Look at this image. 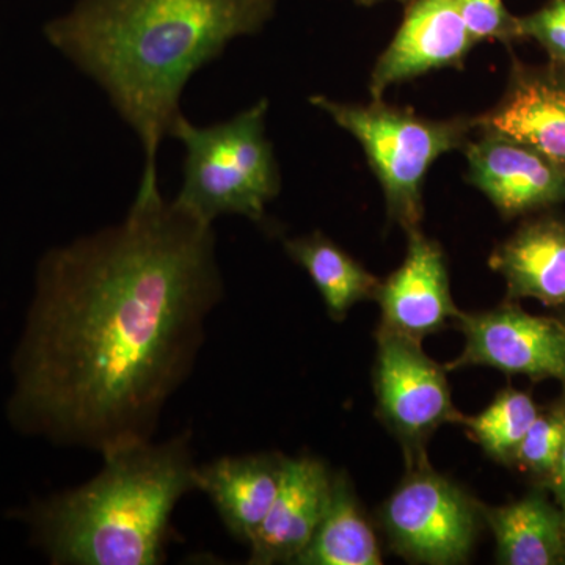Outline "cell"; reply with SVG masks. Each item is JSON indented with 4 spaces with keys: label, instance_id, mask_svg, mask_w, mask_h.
<instances>
[{
    "label": "cell",
    "instance_id": "22",
    "mask_svg": "<svg viewBox=\"0 0 565 565\" xmlns=\"http://www.w3.org/2000/svg\"><path fill=\"white\" fill-rule=\"evenodd\" d=\"M520 36L533 39L550 55V62L565 66V0H552L530 17L519 18Z\"/></svg>",
    "mask_w": 565,
    "mask_h": 565
},
{
    "label": "cell",
    "instance_id": "2",
    "mask_svg": "<svg viewBox=\"0 0 565 565\" xmlns=\"http://www.w3.org/2000/svg\"><path fill=\"white\" fill-rule=\"evenodd\" d=\"M277 0H79L44 28L66 61L95 82L139 137L136 202L156 199L158 154L185 85L232 41L262 31Z\"/></svg>",
    "mask_w": 565,
    "mask_h": 565
},
{
    "label": "cell",
    "instance_id": "23",
    "mask_svg": "<svg viewBox=\"0 0 565 565\" xmlns=\"http://www.w3.org/2000/svg\"><path fill=\"white\" fill-rule=\"evenodd\" d=\"M563 407L565 415V403L563 404ZM544 487L553 494V500H555L556 504L563 509L565 515V441L563 452H561L556 468L553 470V473L545 479Z\"/></svg>",
    "mask_w": 565,
    "mask_h": 565
},
{
    "label": "cell",
    "instance_id": "19",
    "mask_svg": "<svg viewBox=\"0 0 565 565\" xmlns=\"http://www.w3.org/2000/svg\"><path fill=\"white\" fill-rule=\"evenodd\" d=\"M539 412L530 394L508 388L498 393L481 414L463 416L462 424L490 459L514 465L516 451Z\"/></svg>",
    "mask_w": 565,
    "mask_h": 565
},
{
    "label": "cell",
    "instance_id": "11",
    "mask_svg": "<svg viewBox=\"0 0 565 565\" xmlns=\"http://www.w3.org/2000/svg\"><path fill=\"white\" fill-rule=\"evenodd\" d=\"M475 122L476 131L520 141L565 172V66L514 61L503 98Z\"/></svg>",
    "mask_w": 565,
    "mask_h": 565
},
{
    "label": "cell",
    "instance_id": "7",
    "mask_svg": "<svg viewBox=\"0 0 565 565\" xmlns=\"http://www.w3.org/2000/svg\"><path fill=\"white\" fill-rule=\"evenodd\" d=\"M377 415L401 441L407 467L427 462L426 445L444 424H462L451 399L446 367L422 343L379 327L374 367Z\"/></svg>",
    "mask_w": 565,
    "mask_h": 565
},
{
    "label": "cell",
    "instance_id": "14",
    "mask_svg": "<svg viewBox=\"0 0 565 565\" xmlns=\"http://www.w3.org/2000/svg\"><path fill=\"white\" fill-rule=\"evenodd\" d=\"M280 455L226 456L196 467V490L210 497L226 530L252 541L280 489Z\"/></svg>",
    "mask_w": 565,
    "mask_h": 565
},
{
    "label": "cell",
    "instance_id": "25",
    "mask_svg": "<svg viewBox=\"0 0 565 565\" xmlns=\"http://www.w3.org/2000/svg\"><path fill=\"white\" fill-rule=\"evenodd\" d=\"M564 542H565V530H564ZM564 564H565V555H564Z\"/></svg>",
    "mask_w": 565,
    "mask_h": 565
},
{
    "label": "cell",
    "instance_id": "4",
    "mask_svg": "<svg viewBox=\"0 0 565 565\" xmlns=\"http://www.w3.org/2000/svg\"><path fill=\"white\" fill-rule=\"evenodd\" d=\"M267 99L210 126L180 115L169 137L184 147L182 184L177 206L204 223L221 215H243L264 223L267 204L281 189L280 167L267 139Z\"/></svg>",
    "mask_w": 565,
    "mask_h": 565
},
{
    "label": "cell",
    "instance_id": "21",
    "mask_svg": "<svg viewBox=\"0 0 565 565\" xmlns=\"http://www.w3.org/2000/svg\"><path fill=\"white\" fill-rule=\"evenodd\" d=\"M457 7L476 44L481 41L511 43L522 39L519 18L509 13L503 0H457Z\"/></svg>",
    "mask_w": 565,
    "mask_h": 565
},
{
    "label": "cell",
    "instance_id": "15",
    "mask_svg": "<svg viewBox=\"0 0 565 565\" xmlns=\"http://www.w3.org/2000/svg\"><path fill=\"white\" fill-rule=\"evenodd\" d=\"M489 266L503 275L509 299L565 307V221L548 215L523 223L494 248Z\"/></svg>",
    "mask_w": 565,
    "mask_h": 565
},
{
    "label": "cell",
    "instance_id": "1",
    "mask_svg": "<svg viewBox=\"0 0 565 565\" xmlns=\"http://www.w3.org/2000/svg\"><path fill=\"white\" fill-rule=\"evenodd\" d=\"M214 226L162 195L52 248L13 359L21 434L107 455L152 440L223 297Z\"/></svg>",
    "mask_w": 565,
    "mask_h": 565
},
{
    "label": "cell",
    "instance_id": "6",
    "mask_svg": "<svg viewBox=\"0 0 565 565\" xmlns=\"http://www.w3.org/2000/svg\"><path fill=\"white\" fill-rule=\"evenodd\" d=\"M381 516L397 555L430 565L465 563L484 523L482 504L429 462L408 467Z\"/></svg>",
    "mask_w": 565,
    "mask_h": 565
},
{
    "label": "cell",
    "instance_id": "5",
    "mask_svg": "<svg viewBox=\"0 0 565 565\" xmlns=\"http://www.w3.org/2000/svg\"><path fill=\"white\" fill-rule=\"evenodd\" d=\"M310 103L362 145L384 191L388 221L407 233L423 221V185L430 167L446 152L463 150L476 131L475 117L434 120L382 99L362 106L316 95Z\"/></svg>",
    "mask_w": 565,
    "mask_h": 565
},
{
    "label": "cell",
    "instance_id": "13",
    "mask_svg": "<svg viewBox=\"0 0 565 565\" xmlns=\"http://www.w3.org/2000/svg\"><path fill=\"white\" fill-rule=\"evenodd\" d=\"M333 475L315 457H282L280 489L269 514L253 535V565L296 564L321 523Z\"/></svg>",
    "mask_w": 565,
    "mask_h": 565
},
{
    "label": "cell",
    "instance_id": "16",
    "mask_svg": "<svg viewBox=\"0 0 565 565\" xmlns=\"http://www.w3.org/2000/svg\"><path fill=\"white\" fill-rule=\"evenodd\" d=\"M482 516L497 541L498 564H564V512L545 492L498 508L482 505Z\"/></svg>",
    "mask_w": 565,
    "mask_h": 565
},
{
    "label": "cell",
    "instance_id": "9",
    "mask_svg": "<svg viewBox=\"0 0 565 565\" xmlns=\"http://www.w3.org/2000/svg\"><path fill=\"white\" fill-rule=\"evenodd\" d=\"M475 44L457 0H411L396 35L375 62L371 96L382 99L386 88L433 71L463 68Z\"/></svg>",
    "mask_w": 565,
    "mask_h": 565
},
{
    "label": "cell",
    "instance_id": "24",
    "mask_svg": "<svg viewBox=\"0 0 565 565\" xmlns=\"http://www.w3.org/2000/svg\"><path fill=\"white\" fill-rule=\"evenodd\" d=\"M356 2L363 3V6H373V3L382 2V0H356ZM396 2L408 3L411 0H396Z\"/></svg>",
    "mask_w": 565,
    "mask_h": 565
},
{
    "label": "cell",
    "instance_id": "18",
    "mask_svg": "<svg viewBox=\"0 0 565 565\" xmlns=\"http://www.w3.org/2000/svg\"><path fill=\"white\" fill-rule=\"evenodd\" d=\"M285 250L310 275L334 321H343L353 305L375 299L381 288L377 277L322 233L285 241Z\"/></svg>",
    "mask_w": 565,
    "mask_h": 565
},
{
    "label": "cell",
    "instance_id": "12",
    "mask_svg": "<svg viewBox=\"0 0 565 565\" xmlns=\"http://www.w3.org/2000/svg\"><path fill=\"white\" fill-rule=\"evenodd\" d=\"M407 255L399 269L381 282L375 300L381 305V327L423 343L456 321L444 248L424 236L422 228L408 232Z\"/></svg>",
    "mask_w": 565,
    "mask_h": 565
},
{
    "label": "cell",
    "instance_id": "3",
    "mask_svg": "<svg viewBox=\"0 0 565 565\" xmlns=\"http://www.w3.org/2000/svg\"><path fill=\"white\" fill-rule=\"evenodd\" d=\"M103 460L90 481L22 511L33 542L58 565L163 563L174 508L196 490L191 433L121 446Z\"/></svg>",
    "mask_w": 565,
    "mask_h": 565
},
{
    "label": "cell",
    "instance_id": "8",
    "mask_svg": "<svg viewBox=\"0 0 565 565\" xmlns=\"http://www.w3.org/2000/svg\"><path fill=\"white\" fill-rule=\"evenodd\" d=\"M463 333V351L446 371L487 366L531 381L556 379L565 384V321L526 313L503 305L482 313L456 318Z\"/></svg>",
    "mask_w": 565,
    "mask_h": 565
},
{
    "label": "cell",
    "instance_id": "17",
    "mask_svg": "<svg viewBox=\"0 0 565 565\" xmlns=\"http://www.w3.org/2000/svg\"><path fill=\"white\" fill-rule=\"evenodd\" d=\"M299 565H381L373 526L364 516L348 476L334 475L329 504Z\"/></svg>",
    "mask_w": 565,
    "mask_h": 565
},
{
    "label": "cell",
    "instance_id": "10",
    "mask_svg": "<svg viewBox=\"0 0 565 565\" xmlns=\"http://www.w3.org/2000/svg\"><path fill=\"white\" fill-rule=\"evenodd\" d=\"M462 151L467 181L484 193L504 218L565 202L564 170L520 141L479 132Z\"/></svg>",
    "mask_w": 565,
    "mask_h": 565
},
{
    "label": "cell",
    "instance_id": "20",
    "mask_svg": "<svg viewBox=\"0 0 565 565\" xmlns=\"http://www.w3.org/2000/svg\"><path fill=\"white\" fill-rule=\"evenodd\" d=\"M565 441V415L563 404L546 412H539L531 424L514 465L527 473L545 479L555 470Z\"/></svg>",
    "mask_w": 565,
    "mask_h": 565
}]
</instances>
